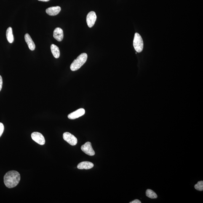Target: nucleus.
Segmentation results:
<instances>
[{
	"mask_svg": "<svg viewBox=\"0 0 203 203\" xmlns=\"http://www.w3.org/2000/svg\"><path fill=\"white\" fill-rule=\"evenodd\" d=\"M20 180V175L18 172L10 171L6 173L4 177V183L7 188L15 187L19 184Z\"/></svg>",
	"mask_w": 203,
	"mask_h": 203,
	"instance_id": "nucleus-1",
	"label": "nucleus"
},
{
	"mask_svg": "<svg viewBox=\"0 0 203 203\" xmlns=\"http://www.w3.org/2000/svg\"><path fill=\"white\" fill-rule=\"evenodd\" d=\"M88 56L87 54L83 53L73 61L70 65V69L72 71L79 70L87 61Z\"/></svg>",
	"mask_w": 203,
	"mask_h": 203,
	"instance_id": "nucleus-2",
	"label": "nucleus"
},
{
	"mask_svg": "<svg viewBox=\"0 0 203 203\" xmlns=\"http://www.w3.org/2000/svg\"><path fill=\"white\" fill-rule=\"evenodd\" d=\"M133 46L136 52L140 53L143 50L144 44L142 37L138 33H136L134 36Z\"/></svg>",
	"mask_w": 203,
	"mask_h": 203,
	"instance_id": "nucleus-3",
	"label": "nucleus"
},
{
	"mask_svg": "<svg viewBox=\"0 0 203 203\" xmlns=\"http://www.w3.org/2000/svg\"><path fill=\"white\" fill-rule=\"evenodd\" d=\"M63 138L64 140L72 146H75L77 143V139L69 132H65L63 134Z\"/></svg>",
	"mask_w": 203,
	"mask_h": 203,
	"instance_id": "nucleus-4",
	"label": "nucleus"
},
{
	"mask_svg": "<svg viewBox=\"0 0 203 203\" xmlns=\"http://www.w3.org/2000/svg\"><path fill=\"white\" fill-rule=\"evenodd\" d=\"M31 138L34 141L41 145L45 143V140L44 136L38 132H33L31 134Z\"/></svg>",
	"mask_w": 203,
	"mask_h": 203,
	"instance_id": "nucleus-5",
	"label": "nucleus"
},
{
	"mask_svg": "<svg viewBox=\"0 0 203 203\" xmlns=\"http://www.w3.org/2000/svg\"><path fill=\"white\" fill-rule=\"evenodd\" d=\"M81 149L83 152L89 156H93L95 155V152L93 149L92 144L89 142H87L82 145Z\"/></svg>",
	"mask_w": 203,
	"mask_h": 203,
	"instance_id": "nucleus-6",
	"label": "nucleus"
},
{
	"mask_svg": "<svg viewBox=\"0 0 203 203\" xmlns=\"http://www.w3.org/2000/svg\"><path fill=\"white\" fill-rule=\"evenodd\" d=\"M97 16L96 13L92 11L89 12L86 18L87 24L89 28H92L95 25L96 20Z\"/></svg>",
	"mask_w": 203,
	"mask_h": 203,
	"instance_id": "nucleus-7",
	"label": "nucleus"
},
{
	"mask_svg": "<svg viewBox=\"0 0 203 203\" xmlns=\"http://www.w3.org/2000/svg\"><path fill=\"white\" fill-rule=\"evenodd\" d=\"M85 113V110L84 108H80L68 115V117L70 119H75L80 117Z\"/></svg>",
	"mask_w": 203,
	"mask_h": 203,
	"instance_id": "nucleus-8",
	"label": "nucleus"
},
{
	"mask_svg": "<svg viewBox=\"0 0 203 203\" xmlns=\"http://www.w3.org/2000/svg\"><path fill=\"white\" fill-rule=\"evenodd\" d=\"M53 36L54 38L58 41H61L64 37L63 30L60 28H55L54 31Z\"/></svg>",
	"mask_w": 203,
	"mask_h": 203,
	"instance_id": "nucleus-9",
	"label": "nucleus"
},
{
	"mask_svg": "<svg viewBox=\"0 0 203 203\" xmlns=\"http://www.w3.org/2000/svg\"><path fill=\"white\" fill-rule=\"evenodd\" d=\"M61 10L60 6H53L48 8L46 9V12L47 14L51 16H56L58 14Z\"/></svg>",
	"mask_w": 203,
	"mask_h": 203,
	"instance_id": "nucleus-10",
	"label": "nucleus"
},
{
	"mask_svg": "<svg viewBox=\"0 0 203 203\" xmlns=\"http://www.w3.org/2000/svg\"><path fill=\"white\" fill-rule=\"evenodd\" d=\"M25 39L26 42L28 44V47L29 48L30 50L33 51L35 50L36 48V45L32 40L31 36L28 33H26L25 36Z\"/></svg>",
	"mask_w": 203,
	"mask_h": 203,
	"instance_id": "nucleus-11",
	"label": "nucleus"
},
{
	"mask_svg": "<svg viewBox=\"0 0 203 203\" xmlns=\"http://www.w3.org/2000/svg\"><path fill=\"white\" fill-rule=\"evenodd\" d=\"M94 164L89 161H83L79 163L77 166L78 169H89L93 167Z\"/></svg>",
	"mask_w": 203,
	"mask_h": 203,
	"instance_id": "nucleus-12",
	"label": "nucleus"
},
{
	"mask_svg": "<svg viewBox=\"0 0 203 203\" xmlns=\"http://www.w3.org/2000/svg\"><path fill=\"white\" fill-rule=\"evenodd\" d=\"M51 52L53 55L56 58H58L60 56V51L57 46L54 44H52L51 46Z\"/></svg>",
	"mask_w": 203,
	"mask_h": 203,
	"instance_id": "nucleus-13",
	"label": "nucleus"
},
{
	"mask_svg": "<svg viewBox=\"0 0 203 203\" xmlns=\"http://www.w3.org/2000/svg\"><path fill=\"white\" fill-rule=\"evenodd\" d=\"M6 37L7 40L9 43L10 44H12L13 42L14 38L12 27H9L6 30Z\"/></svg>",
	"mask_w": 203,
	"mask_h": 203,
	"instance_id": "nucleus-14",
	"label": "nucleus"
},
{
	"mask_svg": "<svg viewBox=\"0 0 203 203\" xmlns=\"http://www.w3.org/2000/svg\"><path fill=\"white\" fill-rule=\"evenodd\" d=\"M146 194L147 197L151 199H156L157 198V195L156 193L151 189L147 190Z\"/></svg>",
	"mask_w": 203,
	"mask_h": 203,
	"instance_id": "nucleus-15",
	"label": "nucleus"
},
{
	"mask_svg": "<svg viewBox=\"0 0 203 203\" xmlns=\"http://www.w3.org/2000/svg\"><path fill=\"white\" fill-rule=\"evenodd\" d=\"M194 188L197 191H203V181H200L198 182L197 184L194 185Z\"/></svg>",
	"mask_w": 203,
	"mask_h": 203,
	"instance_id": "nucleus-16",
	"label": "nucleus"
},
{
	"mask_svg": "<svg viewBox=\"0 0 203 203\" xmlns=\"http://www.w3.org/2000/svg\"><path fill=\"white\" fill-rule=\"evenodd\" d=\"M4 124L1 122H0V137H1L2 135L4 132Z\"/></svg>",
	"mask_w": 203,
	"mask_h": 203,
	"instance_id": "nucleus-17",
	"label": "nucleus"
},
{
	"mask_svg": "<svg viewBox=\"0 0 203 203\" xmlns=\"http://www.w3.org/2000/svg\"><path fill=\"white\" fill-rule=\"evenodd\" d=\"M2 76L0 75V92H1L2 89Z\"/></svg>",
	"mask_w": 203,
	"mask_h": 203,
	"instance_id": "nucleus-18",
	"label": "nucleus"
},
{
	"mask_svg": "<svg viewBox=\"0 0 203 203\" xmlns=\"http://www.w3.org/2000/svg\"><path fill=\"white\" fill-rule=\"evenodd\" d=\"M130 203H141V202L138 199H135L130 202Z\"/></svg>",
	"mask_w": 203,
	"mask_h": 203,
	"instance_id": "nucleus-19",
	"label": "nucleus"
},
{
	"mask_svg": "<svg viewBox=\"0 0 203 203\" xmlns=\"http://www.w3.org/2000/svg\"><path fill=\"white\" fill-rule=\"evenodd\" d=\"M38 1H40L45 2H48L49 1H50V0H38Z\"/></svg>",
	"mask_w": 203,
	"mask_h": 203,
	"instance_id": "nucleus-20",
	"label": "nucleus"
}]
</instances>
